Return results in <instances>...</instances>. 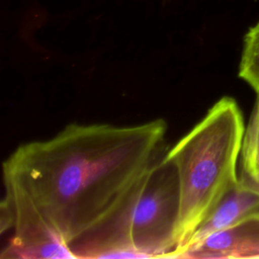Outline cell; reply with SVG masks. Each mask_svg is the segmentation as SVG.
I'll list each match as a JSON object with an SVG mask.
<instances>
[{
    "mask_svg": "<svg viewBox=\"0 0 259 259\" xmlns=\"http://www.w3.org/2000/svg\"><path fill=\"white\" fill-rule=\"evenodd\" d=\"M177 258H259V211L230 228L211 234L196 245L185 249Z\"/></svg>",
    "mask_w": 259,
    "mask_h": 259,
    "instance_id": "5",
    "label": "cell"
},
{
    "mask_svg": "<svg viewBox=\"0 0 259 259\" xmlns=\"http://www.w3.org/2000/svg\"><path fill=\"white\" fill-rule=\"evenodd\" d=\"M1 202V230L13 234L1 258L65 259L76 258L71 248L51 229L32 201L18 189L4 185Z\"/></svg>",
    "mask_w": 259,
    "mask_h": 259,
    "instance_id": "4",
    "label": "cell"
},
{
    "mask_svg": "<svg viewBox=\"0 0 259 259\" xmlns=\"http://www.w3.org/2000/svg\"><path fill=\"white\" fill-rule=\"evenodd\" d=\"M178 201L176 170L161 158L121 208L71 250L76 258H170Z\"/></svg>",
    "mask_w": 259,
    "mask_h": 259,
    "instance_id": "3",
    "label": "cell"
},
{
    "mask_svg": "<svg viewBox=\"0 0 259 259\" xmlns=\"http://www.w3.org/2000/svg\"><path fill=\"white\" fill-rule=\"evenodd\" d=\"M238 75L256 93L259 92V21L244 36Z\"/></svg>",
    "mask_w": 259,
    "mask_h": 259,
    "instance_id": "8",
    "label": "cell"
},
{
    "mask_svg": "<svg viewBox=\"0 0 259 259\" xmlns=\"http://www.w3.org/2000/svg\"><path fill=\"white\" fill-rule=\"evenodd\" d=\"M239 164V182L259 194V92L245 126Z\"/></svg>",
    "mask_w": 259,
    "mask_h": 259,
    "instance_id": "7",
    "label": "cell"
},
{
    "mask_svg": "<svg viewBox=\"0 0 259 259\" xmlns=\"http://www.w3.org/2000/svg\"><path fill=\"white\" fill-rule=\"evenodd\" d=\"M244 132V118L237 101L224 96L164 153L162 160L176 170L179 190L175 251L170 258H176L200 224L239 182Z\"/></svg>",
    "mask_w": 259,
    "mask_h": 259,
    "instance_id": "2",
    "label": "cell"
},
{
    "mask_svg": "<svg viewBox=\"0 0 259 259\" xmlns=\"http://www.w3.org/2000/svg\"><path fill=\"white\" fill-rule=\"evenodd\" d=\"M258 211L259 194L238 182L200 224L187 245L177 254L176 258L185 249L196 245L211 234L230 228Z\"/></svg>",
    "mask_w": 259,
    "mask_h": 259,
    "instance_id": "6",
    "label": "cell"
},
{
    "mask_svg": "<svg viewBox=\"0 0 259 259\" xmlns=\"http://www.w3.org/2000/svg\"><path fill=\"white\" fill-rule=\"evenodd\" d=\"M167 123H70L25 143L3 163V184L24 193L71 246L108 222L163 157Z\"/></svg>",
    "mask_w": 259,
    "mask_h": 259,
    "instance_id": "1",
    "label": "cell"
}]
</instances>
